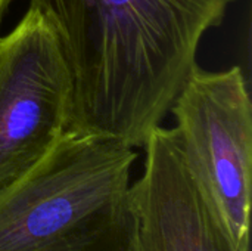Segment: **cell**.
<instances>
[{"instance_id":"6da1fadb","label":"cell","mask_w":252,"mask_h":251,"mask_svg":"<svg viewBox=\"0 0 252 251\" xmlns=\"http://www.w3.org/2000/svg\"><path fill=\"white\" fill-rule=\"evenodd\" d=\"M235 0H30L72 75L69 129L143 146L161 126L205 33Z\"/></svg>"},{"instance_id":"7a4b0ae2","label":"cell","mask_w":252,"mask_h":251,"mask_svg":"<svg viewBox=\"0 0 252 251\" xmlns=\"http://www.w3.org/2000/svg\"><path fill=\"white\" fill-rule=\"evenodd\" d=\"M136 148L68 129L0 189V251H137Z\"/></svg>"},{"instance_id":"3957f363","label":"cell","mask_w":252,"mask_h":251,"mask_svg":"<svg viewBox=\"0 0 252 251\" xmlns=\"http://www.w3.org/2000/svg\"><path fill=\"white\" fill-rule=\"evenodd\" d=\"M170 112L185 158L238 240L250 247L252 102L241 67L190 70Z\"/></svg>"},{"instance_id":"277c9868","label":"cell","mask_w":252,"mask_h":251,"mask_svg":"<svg viewBox=\"0 0 252 251\" xmlns=\"http://www.w3.org/2000/svg\"><path fill=\"white\" fill-rule=\"evenodd\" d=\"M71 112L72 75L61 41L30 4L0 37V189L58 143Z\"/></svg>"},{"instance_id":"5b68a950","label":"cell","mask_w":252,"mask_h":251,"mask_svg":"<svg viewBox=\"0 0 252 251\" xmlns=\"http://www.w3.org/2000/svg\"><path fill=\"white\" fill-rule=\"evenodd\" d=\"M142 176L130 186L137 251H250L199 183L174 129L146 138Z\"/></svg>"},{"instance_id":"8992f818","label":"cell","mask_w":252,"mask_h":251,"mask_svg":"<svg viewBox=\"0 0 252 251\" xmlns=\"http://www.w3.org/2000/svg\"><path fill=\"white\" fill-rule=\"evenodd\" d=\"M9 3H10V0H0V24H1L3 16H4V12L7 10Z\"/></svg>"}]
</instances>
